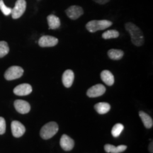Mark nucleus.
I'll use <instances>...</instances> for the list:
<instances>
[{
    "label": "nucleus",
    "instance_id": "obj_2",
    "mask_svg": "<svg viewBox=\"0 0 153 153\" xmlns=\"http://www.w3.org/2000/svg\"><path fill=\"white\" fill-rule=\"evenodd\" d=\"M111 25L112 22L108 20H93L87 23L86 28L91 33H95L98 30L108 28Z\"/></svg>",
    "mask_w": 153,
    "mask_h": 153
},
{
    "label": "nucleus",
    "instance_id": "obj_16",
    "mask_svg": "<svg viewBox=\"0 0 153 153\" xmlns=\"http://www.w3.org/2000/svg\"><path fill=\"white\" fill-rule=\"evenodd\" d=\"M48 24L50 29H57L60 26V20L58 17L51 14L47 17Z\"/></svg>",
    "mask_w": 153,
    "mask_h": 153
},
{
    "label": "nucleus",
    "instance_id": "obj_20",
    "mask_svg": "<svg viewBox=\"0 0 153 153\" xmlns=\"http://www.w3.org/2000/svg\"><path fill=\"white\" fill-rule=\"evenodd\" d=\"M119 36V32L116 30H108L105 31L102 34V38L104 39H111V38H116Z\"/></svg>",
    "mask_w": 153,
    "mask_h": 153
},
{
    "label": "nucleus",
    "instance_id": "obj_26",
    "mask_svg": "<svg viewBox=\"0 0 153 153\" xmlns=\"http://www.w3.org/2000/svg\"><path fill=\"white\" fill-rule=\"evenodd\" d=\"M152 146H153L152 143H150V146H149V151H150V152L151 153H152V152H153V150H152Z\"/></svg>",
    "mask_w": 153,
    "mask_h": 153
},
{
    "label": "nucleus",
    "instance_id": "obj_17",
    "mask_svg": "<svg viewBox=\"0 0 153 153\" xmlns=\"http://www.w3.org/2000/svg\"><path fill=\"white\" fill-rule=\"evenodd\" d=\"M139 116L140 117L141 120H142L143 124H144L145 127L146 128H151L153 126V120L152 118L149 116L148 114H147L144 111H140L139 112Z\"/></svg>",
    "mask_w": 153,
    "mask_h": 153
},
{
    "label": "nucleus",
    "instance_id": "obj_21",
    "mask_svg": "<svg viewBox=\"0 0 153 153\" xmlns=\"http://www.w3.org/2000/svg\"><path fill=\"white\" fill-rule=\"evenodd\" d=\"M9 52L8 43L6 41H0V58L4 57Z\"/></svg>",
    "mask_w": 153,
    "mask_h": 153
},
{
    "label": "nucleus",
    "instance_id": "obj_24",
    "mask_svg": "<svg viewBox=\"0 0 153 153\" xmlns=\"http://www.w3.org/2000/svg\"><path fill=\"white\" fill-rule=\"evenodd\" d=\"M6 131V121L3 117H0V135L4 134Z\"/></svg>",
    "mask_w": 153,
    "mask_h": 153
},
{
    "label": "nucleus",
    "instance_id": "obj_14",
    "mask_svg": "<svg viewBox=\"0 0 153 153\" xmlns=\"http://www.w3.org/2000/svg\"><path fill=\"white\" fill-rule=\"evenodd\" d=\"M101 78L106 85L112 86L114 84V76L108 70H104L101 72Z\"/></svg>",
    "mask_w": 153,
    "mask_h": 153
},
{
    "label": "nucleus",
    "instance_id": "obj_1",
    "mask_svg": "<svg viewBox=\"0 0 153 153\" xmlns=\"http://www.w3.org/2000/svg\"><path fill=\"white\" fill-rule=\"evenodd\" d=\"M126 29L131 35V41L136 46H141L144 43L145 39L143 32L135 24L128 22L125 25Z\"/></svg>",
    "mask_w": 153,
    "mask_h": 153
},
{
    "label": "nucleus",
    "instance_id": "obj_7",
    "mask_svg": "<svg viewBox=\"0 0 153 153\" xmlns=\"http://www.w3.org/2000/svg\"><path fill=\"white\" fill-rule=\"evenodd\" d=\"M58 43V39L57 38L51 36H43L38 41V45L42 48L53 47Z\"/></svg>",
    "mask_w": 153,
    "mask_h": 153
},
{
    "label": "nucleus",
    "instance_id": "obj_3",
    "mask_svg": "<svg viewBox=\"0 0 153 153\" xmlns=\"http://www.w3.org/2000/svg\"><path fill=\"white\" fill-rule=\"evenodd\" d=\"M59 127L55 122H49L44 125L41 130V136L44 140H48L53 137L58 131Z\"/></svg>",
    "mask_w": 153,
    "mask_h": 153
},
{
    "label": "nucleus",
    "instance_id": "obj_23",
    "mask_svg": "<svg viewBox=\"0 0 153 153\" xmlns=\"http://www.w3.org/2000/svg\"><path fill=\"white\" fill-rule=\"evenodd\" d=\"M0 10L1 11V12L3 13L4 15H5V16H9V14H11L12 9L7 7V6L5 5L4 2L3 0H0Z\"/></svg>",
    "mask_w": 153,
    "mask_h": 153
},
{
    "label": "nucleus",
    "instance_id": "obj_5",
    "mask_svg": "<svg viewBox=\"0 0 153 153\" xmlns=\"http://www.w3.org/2000/svg\"><path fill=\"white\" fill-rule=\"evenodd\" d=\"M26 9V0H17L14 7L11 10V16L14 19L20 18L24 14Z\"/></svg>",
    "mask_w": 153,
    "mask_h": 153
},
{
    "label": "nucleus",
    "instance_id": "obj_9",
    "mask_svg": "<svg viewBox=\"0 0 153 153\" xmlns=\"http://www.w3.org/2000/svg\"><path fill=\"white\" fill-rule=\"evenodd\" d=\"M11 132H12V135L15 137H20L26 132V128L25 126L18 120H13L11 122Z\"/></svg>",
    "mask_w": 153,
    "mask_h": 153
},
{
    "label": "nucleus",
    "instance_id": "obj_4",
    "mask_svg": "<svg viewBox=\"0 0 153 153\" xmlns=\"http://www.w3.org/2000/svg\"><path fill=\"white\" fill-rule=\"evenodd\" d=\"M24 74V70L19 66H11L4 73L5 79L8 81L19 79Z\"/></svg>",
    "mask_w": 153,
    "mask_h": 153
},
{
    "label": "nucleus",
    "instance_id": "obj_11",
    "mask_svg": "<svg viewBox=\"0 0 153 153\" xmlns=\"http://www.w3.org/2000/svg\"><path fill=\"white\" fill-rule=\"evenodd\" d=\"M60 144L61 148L65 151L72 150L74 146V142L73 140L65 134L62 135L61 137Z\"/></svg>",
    "mask_w": 153,
    "mask_h": 153
},
{
    "label": "nucleus",
    "instance_id": "obj_13",
    "mask_svg": "<svg viewBox=\"0 0 153 153\" xmlns=\"http://www.w3.org/2000/svg\"><path fill=\"white\" fill-rule=\"evenodd\" d=\"M74 79V72L71 70H67L62 74V83L67 88L70 87L72 85Z\"/></svg>",
    "mask_w": 153,
    "mask_h": 153
},
{
    "label": "nucleus",
    "instance_id": "obj_22",
    "mask_svg": "<svg viewBox=\"0 0 153 153\" xmlns=\"http://www.w3.org/2000/svg\"><path fill=\"white\" fill-rule=\"evenodd\" d=\"M123 126L120 123H117L116 124L114 127H113L112 131H111V134L114 137H118L119 135L121 134L122 131L123 130Z\"/></svg>",
    "mask_w": 153,
    "mask_h": 153
},
{
    "label": "nucleus",
    "instance_id": "obj_12",
    "mask_svg": "<svg viewBox=\"0 0 153 153\" xmlns=\"http://www.w3.org/2000/svg\"><path fill=\"white\" fill-rule=\"evenodd\" d=\"M32 92V87L28 84H22L14 89V93L17 96H26Z\"/></svg>",
    "mask_w": 153,
    "mask_h": 153
},
{
    "label": "nucleus",
    "instance_id": "obj_15",
    "mask_svg": "<svg viewBox=\"0 0 153 153\" xmlns=\"http://www.w3.org/2000/svg\"><path fill=\"white\" fill-rule=\"evenodd\" d=\"M126 149H127V146L123 145H118L117 147L110 144L104 145V150L108 153H120L124 152Z\"/></svg>",
    "mask_w": 153,
    "mask_h": 153
},
{
    "label": "nucleus",
    "instance_id": "obj_6",
    "mask_svg": "<svg viewBox=\"0 0 153 153\" xmlns=\"http://www.w3.org/2000/svg\"><path fill=\"white\" fill-rule=\"evenodd\" d=\"M65 13L69 18L72 20H76L84 14V10L79 6L73 5L67 9Z\"/></svg>",
    "mask_w": 153,
    "mask_h": 153
},
{
    "label": "nucleus",
    "instance_id": "obj_10",
    "mask_svg": "<svg viewBox=\"0 0 153 153\" xmlns=\"http://www.w3.org/2000/svg\"><path fill=\"white\" fill-rule=\"evenodd\" d=\"M14 105L16 110L21 114H28L30 110V104L26 101L18 99L14 101Z\"/></svg>",
    "mask_w": 153,
    "mask_h": 153
},
{
    "label": "nucleus",
    "instance_id": "obj_19",
    "mask_svg": "<svg viewBox=\"0 0 153 153\" xmlns=\"http://www.w3.org/2000/svg\"><path fill=\"white\" fill-rule=\"evenodd\" d=\"M123 51L121 50L111 49L108 51V55L109 58L114 60H120L123 56Z\"/></svg>",
    "mask_w": 153,
    "mask_h": 153
},
{
    "label": "nucleus",
    "instance_id": "obj_25",
    "mask_svg": "<svg viewBox=\"0 0 153 153\" xmlns=\"http://www.w3.org/2000/svg\"><path fill=\"white\" fill-rule=\"evenodd\" d=\"M94 1L99 4H105L108 3L110 0H94Z\"/></svg>",
    "mask_w": 153,
    "mask_h": 153
},
{
    "label": "nucleus",
    "instance_id": "obj_8",
    "mask_svg": "<svg viewBox=\"0 0 153 153\" xmlns=\"http://www.w3.org/2000/svg\"><path fill=\"white\" fill-rule=\"evenodd\" d=\"M105 91H106V87L103 85L99 84L89 88L87 91V95L90 98H95L103 95Z\"/></svg>",
    "mask_w": 153,
    "mask_h": 153
},
{
    "label": "nucleus",
    "instance_id": "obj_18",
    "mask_svg": "<svg viewBox=\"0 0 153 153\" xmlns=\"http://www.w3.org/2000/svg\"><path fill=\"white\" fill-rule=\"evenodd\" d=\"M94 108L98 114H105L109 111L111 109V106L109 104L106 102H100L95 105Z\"/></svg>",
    "mask_w": 153,
    "mask_h": 153
}]
</instances>
